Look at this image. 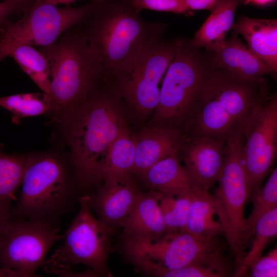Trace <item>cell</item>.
Segmentation results:
<instances>
[{"label":"cell","instance_id":"6da1fadb","mask_svg":"<svg viewBox=\"0 0 277 277\" xmlns=\"http://www.w3.org/2000/svg\"><path fill=\"white\" fill-rule=\"evenodd\" d=\"M76 25L100 63L105 83L113 90L149 44L163 35L167 26L143 19L132 0H99Z\"/></svg>","mask_w":277,"mask_h":277},{"label":"cell","instance_id":"7a4b0ae2","mask_svg":"<svg viewBox=\"0 0 277 277\" xmlns=\"http://www.w3.org/2000/svg\"><path fill=\"white\" fill-rule=\"evenodd\" d=\"M116 93L102 86L82 103L53 117L71 153L75 182L100 183V173L113 142L127 128Z\"/></svg>","mask_w":277,"mask_h":277},{"label":"cell","instance_id":"3957f363","mask_svg":"<svg viewBox=\"0 0 277 277\" xmlns=\"http://www.w3.org/2000/svg\"><path fill=\"white\" fill-rule=\"evenodd\" d=\"M268 96L265 78L246 81L214 67L183 132L186 136L210 135L226 140L244 127L252 112Z\"/></svg>","mask_w":277,"mask_h":277},{"label":"cell","instance_id":"277c9868","mask_svg":"<svg viewBox=\"0 0 277 277\" xmlns=\"http://www.w3.org/2000/svg\"><path fill=\"white\" fill-rule=\"evenodd\" d=\"M39 51L50 66L53 116L84 102L105 83L100 63L76 25Z\"/></svg>","mask_w":277,"mask_h":277},{"label":"cell","instance_id":"5b68a950","mask_svg":"<svg viewBox=\"0 0 277 277\" xmlns=\"http://www.w3.org/2000/svg\"><path fill=\"white\" fill-rule=\"evenodd\" d=\"M214 67L209 52L193 47L189 39L176 38L174 57L163 77L152 125L183 131Z\"/></svg>","mask_w":277,"mask_h":277},{"label":"cell","instance_id":"8992f818","mask_svg":"<svg viewBox=\"0 0 277 277\" xmlns=\"http://www.w3.org/2000/svg\"><path fill=\"white\" fill-rule=\"evenodd\" d=\"M13 215L54 223L71 203L73 191L63 161L51 155L26 156Z\"/></svg>","mask_w":277,"mask_h":277},{"label":"cell","instance_id":"52a82bcc","mask_svg":"<svg viewBox=\"0 0 277 277\" xmlns=\"http://www.w3.org/2000/svg\"><path fill=\"white\" fill-rule=\"evenodd\" d=\"M80 210L64 234V243L42 268L49 273L72 275V267L84 264L95 275L110 276L107 261L113 228L106 226L92 212L89 195L79 199Z\"/></svg>","mask_w":277,"mask_h":277},{"label":"cell","instance_id":"ba28073f","mask_svg":"<svg viewBox=\"0 0 277 277\" xmlns=\"http://www.w3.org/2000/svg\"><path fill=\"white\" fill-rule=\"evenodd\" d=\"M125 252L138 269L154 276L161 269H172L196 264L223 266L214 240L197 238L186 231L167 232L156 239L124 235Z\"/></svg>","mask_w":277,"mask_h":277},{"label":"cell","instance_id":"9c48e42d","mask_svg":"<svg viewBox=\"0 0 277 277\" xmlns=\"http://www.w3.org/2000/svg\"><path fill=\"white\" fill-rule=\"evenodd\" d=\"M243 128L234 131L226 140L223 166L212 195L223 233L239 264L251 237L248 231L244 209L249 198L246 175L242 159Z\"/></svg>","mask_w":277,"mask_h":277},{"label":"cell","instance_id":"30bf717a","mask_svg":"<svg viewBox=\"0 0 277 277\" xmlns=\"http://www.w3.org/2000/svg\"><path fill=\"white\" fill-rule=\"evenodd\" d=\"M98 1L77 7L58 8L43 0H33L21 18L0 27V63L21 46L42 47L53 44L85 18Z\"/></svg>","mask_w":277,"mask_h":277},{"label":"cell","instance_id":"8fae6325","mask_svg":"<svg viewBox=\"0 0 277 277\" xmlns=\"http://www.w3.org/2000/svg\"><path fill=\"white\" fill-rule=\"evenodd\" d=\"M63 236L54 223L13 215L0 231V267L13 277L33 276Z\"/></svg>","mask_w":277,"mask_h":277},{"label":"cell","instance_id":"7c38bea8","mask_svg":"<svg viewBox=\"0 0 277 277\" xmlns=\"http://www.w3.org/2000/svg\"><path fill=\"white\" fill-rule=\"evenodd\" d=\"M175 39L162 35L149 44L132 69L115 90L141 117L153 112L160 98L159 84L174 54Z\"/></svg>","mask_w":277,"mask_h":277},{"label":"cell","instance_id":"4fadbf2b","mask_svg":"<svg viewBox=\"0 0 277 277\" xmlns=\"http://www.w3.org/2000/svg\"><path fill=\"white\" fill-rule=\"evenodd\" d=\"M242 159L249 198L272 170L277 153V94L269 95L248 117L243 129Z\"/></svg>","mask_w":277,"mask_h":277},{"label":"cell","instance_id":"5bb4252c","mask_svg":"<svg viewBox=\"0 0 277 277\" xmlns=\"http://www.w3.org/2000/svg\"><path fill=\"white\" fill-rule=\"evenodd\" d=\"M226 140L210 135L186 136L179 152L194 181L208 192L217 182L225 157Z\"/></svg>","mask_w":277,"mask_h":277},{"label":"cell","instance_id":"9a60e30c","mask_svg":"<svg viewBox=\"0 0 277 277\" xmlns=\"http://www.w3.org/2000/svg\"><path fill=\"white\" fill-rule=\"evenodd\" d=\"M141 193L131 175L108 179L89 195L90 206L100 221L114 229L122 226Z\"/></svg>","mask_w":277,"mask_h":277},{"label":"cell","instance_id":"2e32d148","mask_svg":"<svg viewBox=\"0 0 277 277\" xmlns=\"http://www.w3.org/2000/svg\"><path fill=\"white\" fill-rule=\"evenodd\" d=\"M135 137L133 173L140 176L160 161L179 152L185 135L180 129L159 125L144 128Z\"/></svg>","mask_w":277,"mask_h":277},{"label":"cell","instance_id":"e0dca14e","mask_svg":"<svg viewBox=\"0 0 277 277\" xmlns=\"http://www.w3.org/2000/svg\"><path fill=\"white\" fill-rule=\"evenodd\" d=\"M209 52L216 68L240 78L256 81L266 75H276V72L254 55L234 31L223 44Z\"/></svg>","mask_w":277,"mask_h":277},{"label":"cell","instance_id":"ac0fdd59","mask_svg":"<svg viewBox=\"0 0 277 277\" xmlns=\"http://www.w3.org/2000/svg\"><path fill=\"white\" fill-rule=\"evenodd\" d=\"M141 177L151 190L170 196L193 195L208 192L194 181L181 164L179 153L160 161Z\"/></svg>","mask_w":277,"mask_h":277},{"label":"cell","instance_id":"d6986e66","mask_svg":"<svg viewBox=\"0 0 277 277\" xmlns=\"http://www.w3.org/2000/svg\"><path fill=\"white\" fill-rule=\"evenodd\" d=\"M241 34L248 49L277 72V19L241 16L231 28Z\"/></svg>","mask_w":277,"mask_h":277},{"label":"cell","instance_id":"ffe728a7","mask_svg":"<svg viewBox=\"0 0 277 277\" xmlns=\"http://www.w3.org/2000/svg\"><path fill=\"white\" fill-rule=\"evenodd\" d=\"M124 235L156 239L167 232L160 209L159 192H142L123 223Z\"/></svg>","mask_w":277,"mask_h":277},{"label":"cell","instance_id":"44dd1931","mask_svg":"<svg viewBox=\"0 0 277 277\" xmlns=\"http://www.w3.org/2000/svg\"><path fill=\"white\" fill-rule=\"evenodd\" d=\"M242 0H221L196 31L191 44L196 48L212 51L226 40L234 24L235 13Z\"/></svg>","mask_w":277,"mask_h":277},{"label":"cell","instance_id":"7402d4cb","mask_svg":"<svg viewBox=\"0 0 277 277\" xmlns=\"http://www.w3.org/2000/svg\"><path fill=\"white\" fill-rule=\"evenodd\" d=\"M135 156V137L127 127L110 146L101 169L100 182L131 175Z\"/></svg>","mask_w":277,"mask_h":277},{"label":"cell","instance_id":"603a6c76","mask_svg":"<svg viewBox=\"0 0 277 277\" xmlns=\"http://www.w3.org/2000/svg\"><path fill=\"white\" fill-rule=\"evenodd\" d=\"M216 214L215 203L209 192L194 195L191 199L186 231L206 241L213 240L223 232L219 221L214 219Z\"/></svg>","mask_w":277,"mask_h":277},{"label":"cell","instance_id":"cb8c5ba5","mask_svg":"<svg viewBox=\"0 0 277 277\" xmlns=\"http://www.w3.org/2000/svg\"><path fill=\"white\" fill-rule=\"evenodd\" d=\"M0 107L11 112L13 122L24 117L53 113L50 95L46 93H28L0 97Z\"/></svg>","mask_w":277,"mask_h":277},{"label":"cell","instance_id":"d4e9b609","mask_svg":"<svg viewBox=\"0 0 277 277\" xmlns=\"http://www.w3.org/2000/svg\"><path fill=\"white\" fill-rule=\"evenodd\" d=\"M20 68L42 90L51 94V83L49 63L45 55L31 46H21L10 53Z\"/></svg>","mask_w":277,"mask_h":277},{"label":"cell","instance_id":"484cf974","mask_svg":"<svg viewBox=\"0 0 277 277\" xmlns=\"http://www.w3.org/2000/svg\"><path fill=\"white\" fill-rule=\"evenodd\" d=\"M26 161V156L6 154L0 150V203L11 204L16 200Z\"/></svg>","mask_w":277,"mask_h":277},{"label":"cell","instance_id":"4316f807","mask_svg":"<svg viewBox=\"0 0 277 277\" xmlns=\"http://www.w3.org/2000/svg\"><path fill=\"white\" fill-rule=\"evenodd\" d=\"M193 195L173 196L159 192V205L167 232L186 231Z\"/></svg>","mask_w":277,"mask_h":277},{"label":"cell","instance_id":"83f0119b","mask_svg":"<svg viewBox=\"0 0 277 277\" xmlns=\"http://www.w3.org/2000/svg\"><path fill=\"white\" fill-rule=\"evenodd\" d=\"M253 208L246 219V224L250 236L253 235L254 225L258 219L277 207V168L272 169L267 181L252 195Z\"/></svg>","mask_w":277,"mask_h":277},{"label":"cell","instance_id":"f1b7e54d","mask_svg":"<svg viewBox=\"0 0 277 277\" xmlns=\"http://www.w3.org/2000/svg\"><path fill=\"white\" fill-rule=\"evenodd\" d=\"M255 238L247 254L241 264L249 266L260 258L268 242L277 234V207L261 216L256 221L253 231Z\"/></svg>","mask_w":277,"mask_h":277},{"label":"cell","instance_id":"f546056e","mask_svg":"<svg viewBox=\"0 0 277 277\" xmlns=\"http://www.w3.org/2000/svg\"><path fill=\"white\" fill-rule=\"evenodd\" d=\"M132 3L140 11L148 9L183 14L191 13L183 0H132Z\"/></svg>","mask_w":277,"mask_h":277},{"label":"cell","instance_id":"4dcf8cb0","mask_svg":"<svg viewBox=\"0 0 277 277\" xmlns=\"http://www.w3.org/2000/svg\"><path fill=\"white\" fill-rule=\"evenodd\" d=\"M249 267L253 277L277 276V249L274 248L266 255L261 256Z\"/></svg>","mask_w":277,"mask_h":277},{"label":"cell","instance_id":"1f68e13d","mask_svg":"<svg viewBox=\"0 0 277 277\" xmlns=\"http://www.w3.org/2000/svg\"><path fill=\"white\" fill-rule=\"evenodd\" d=\"M30 3L24 0H4L0 3V27L11 21L17 13L24 11Z\"/></svg>","mask_w":277,"mask_h":277},{"label":"cell","instance_id":"d6a6232c","mask_svg":"<svg viewBox=\"0 0 277 277\" xmlns=\"http://www.w3.org/2000/svg\"><path fill=\"white\" fill-rule=\"evenodd\" d=\"M188 9L192 10H206L212 11L221 0H183Z\"/></svg>","mask_w":277,"mask_h":277},{"label":"cell","instance_id":"836d02e7","mask_svg":"<svg viewBox=\"0 0 277 277\" xmlns=\"http://www.w3.org/2000/svg\"><path fill=\"white\" fill-rule=\"evenodd\" d=\"M12 215L11 204L0 203V231L5 223Z\"/></svg>","mask_w":277,"mask_h":277},{"label":"cell","instance_id":"e575fe53","mask_svg":"<svg viewBox=\"0 0 277 277\" xmlns=\"http://www.w3.org/2000/svg\"><path fill=\"white\" fill-rule=\"evenodd\" d=\"M275 0H242L245 4L253 3L258 5H266L274 2Z\"/></svg>","mask_w":277,"mask_h":277},{"label":"cell","instance_id":"d590c367","mask_svg":"<svg viewBox=\"0 0 277 277\" xmlns=\"http://www.w3.org/2000/svg\"><path fill=\"white\" fill-rule=\"evenodd\" d=\"M45 2L54 5L58 4L69 5L76 0H43Z\"/></svg>","mask_w":277,"mask_h":277},{"label":"cell","instance_id":"8d00e7d4","mask_svg":"<svg viewBox=\"0 0 277 277\" xmlns=\"http://www.w3.org/2000/svg\"><path fill=\"white\" fill-rule=\"evenodd\" d=\"M0 277H13V275L10 271L0 267Z\"/></svg>","mask_w":277,"mask_h":277},{"label":"cell","instance_id":"74e56055","mask_svg":"<svg viewBox=\"0 0 277 277\" xmlns=\"http://www.w3.org/2000/svg\"><path fill=\"white\" fill-rule=\"evenodd\" d=\"M24 1H25V2H28V3H30V2H31V1L30 2V1H28V0H24Z\"/></svg>","mask_w":277,"mask_h":277},{"label":"cell","instance_id":"f35d334b","mask_svg":"<svg viewBox=\"0 0 277 277\" xmlns=\"http://www.w3.org/2000/svg\"><path fill=\"white\" fill-rule=\"evenodd\" d=\"M28 1H29L31 2V1H32V0H28Z\"/></svg>","mask_w":277,"mask_h":277}]
</instances>
